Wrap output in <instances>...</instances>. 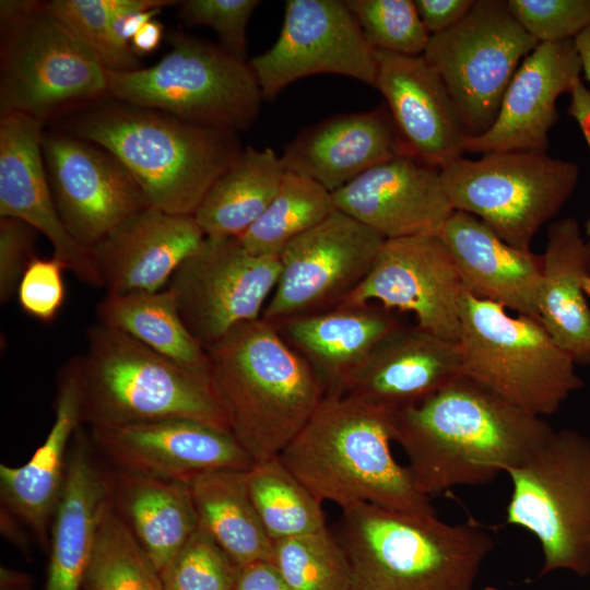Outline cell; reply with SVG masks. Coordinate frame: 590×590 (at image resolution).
<instances>
[{
  "instance_id": "6da1fadb",
  "label": "cell",
  "mask_w": 590,
  "mask_h": 590,
  "mask_svg": "<svg viewBox=\"0 0 590 590\" xmlns=\"http://www.w3.org/2000/svg\"><path fill=\"white\" fill-rule=\"evenodd\" d=\"M554 429L542 417L460 375L394 412V441L421 493L495 480L542 446Z\"/></svg>"
},
{
  "instance_id": "7a4b0ae2",
  "label": "cell",
  "mask_w": 590,
  "mask_h": 590,
  "mask_svg": "<svg viewBox=\"0 0 590 590\" xmlns=\"http://www.w3.org/2000/svg\"><path fill=\"white\" fill-rule=\"evenodd\" d=\"M62 126L115 155L150 205L173 214L193 215L244 150L236 132L109 97L71 113Z\"/></svg>"
},
{
  "instance_id": "3957f363",
  "label": "cell",
  "mask_w": 590,
  "mask_h": 590,
  "mask_svg": "<svg viewBox=\"0 0 590 590\" xmlns=\"http://www.w3.org/2000/svg\"><path fill=\"white\" fill-rule=\"evenodd\" d=\"M394 412L355 396L327 394L279 458L321 503L436 515L392 453Z\"/></svg>"
},
{
  "instance_id": "277c9868",
  "label": "cell",
  "mask_w": 590,
  "mask_h": 590,
  "mask_svg": "<svg viewBox=\"0 0 590 590\" xmlns=\"http://www.w3.org/2000/svg\"><path fill=\"white\" fill-rule=\"evenodd\" d=\"M205 350L229 433L253 463L280 456L327 396L308 363L263 318Z\"/></svg>"
},
{
  "instance_id": "5b68a950",
  "label": "cell",
  "mask_w": 590,
  "mask_h": 590,
  "mask_svg": "<svg viewBox=\"0 0 590 590\" xmlns=\"http://www.w3.org/2000/svg\"><path fill=\"white\" fill-rule=\"evenodd\" d=\"M355 590H473L492 535L471 520L448 524L437 515L371 504L342 509L335 534Z\"/></svg>"
},
{
  "instance_id": "8992f818",
  "label": "cell",
  "mask_w": 590,
  "mask_h": 590,
  "mask_svg": "<svg viewBox=\"0 0 590 590\" xmlns=\"http://www.w3.org/2000/svg\"><path fill=\"white\" fill-rule=\"evenodd\" d=\"M75 357L82 422L90 427L182 418L229 433L206 374L99 323L88 329L86 350Z\"/></svg>"
},
{
  "instance_id": "52a82bcc",
  "label": "cell",
  "mask_w": 590,
  "mask_h": 590,
  "mask_svg": "<svg viewBox=\"0 0 590 590\" xmlns=\"http://www.w3.org/2000/svg\"><path fill=\"white\" fill-rule=\"evenodd\" d=\"M0 116L45 120L107 97L105 69L44 1H0Z\"/></svg>"
},
{
  "instance_id": "ba28073f",
  "label": "cell",
  "mask_w": 590,
  "mask_h": 590,
  "mask_svg": "<svg viewBox=\"0 0 590 590\" xmlns=\"http://www.w3.org/2000/svg\"><path fill=\"white\" fill-rule=\"evenodd\" d=\"M168 43L170 51L150 67L105 70L107 97L236 133L257 121L264 99L249 61L179 31Z\"/></svg>"
},
{
  "instance_id": "9c48e42d",
  "label": "cell",
  "mask_w": 590,
  "mask_h": 590,
  "mask_svg": "<svg viewBox=\"0 0 590 590\" xmlns=\"http://www.w3.org/2000/svg\"><path fill=\"white\" fill-rule=\"evenodd\" d=\"M462 375L522 410L552 415L583 386L574 359L539 320L464 292L458 341Z\"/></svg>"
},
{
  "instance_id": "30bf717a",
  "label": "cell",
  "mask_w": 590,
  "mask_h": 590,
  "mask_svg": "<svg viewBox=\"0 0 590 590\" xmlns=\"http://www.w3.org/2000/svg\"><path fill=\"white\" fill-rule=\"evenodd\" d=\"M512 489L506 522L532 533L543 552L542 577L554 570L590 575V438L555 432L506 472Z\"/></svg>"
},
{
  "instance_id": "8fae6325",
  "label": "cell",
  "mask_w": 590,
  "mask_h": 590,
  "mask_svg": "<svg viewBox=\"0 0 590 590\" xmlns=\"http://www.w3.org/2000/svg\"><path fill=\"white\" fill-rule=\"evenodd\" d=\"M439 169L453 210L474 215L523 250H531L535 234L560 211L579 174L575 163L540 151L460 156Z\"/></svg>"
},
{
  "instance_id": "7c38bea8",
  "label": "cell",
  "mask_w": 590,
  "mask_h": 590,
  "mask_svg": "<svg viewBox=\"0 0 590 590\" xmlns=\"http://www.w3.org/2000/svg\"><path fill=\"white\" fill-rule=\"evenodd\" d=\"M539 44L505 0H474L461 21L430 36L423 56L445 84L469 138L491 128L520 60Z\"/></svg>"
},
{
  "instance_id": "4fadbf2b",
  "label": "cell",
  "mask_w": 590,
  "mask_h": 590,
  "mask_svg": "<svg viewBox=\"0 0 590 590\" xmlns=\"http://www.w3.org/2000/svg\"><path fill=\"white\" fill-rule=\"evenodd\" d=\"M280 272L279 257L251 253L239 237L205 236L166 287L186 327L206 349L261 318Z\"/></svg>"
},
{
  "instance_id": "5bb4252c",
  "label": "cell",
  "mask_w": 590,
  "mask_h": 590,
  "mask_svg": "<svg viewBox=\"0 0 590 590\" xmlns=\"http://www.w3.org/2000/svg\"><path fill=\"white\" fill-rule=\"evenodd\" d=\"M385 240L334 210L280 253V276L261 318L276 322L342 305L368 275Z\"/></svg>"
},
{
  "instance_id": "9a60e30c",
  "label": "cell",
  "mask_w": 590,
  "mask_h": 590,
  "mask_svg": "<svg viewBox=\"0 0 590 590\" xmlns=\"http://www.w3.org/2000/svg\"><path fill=\"white\" fill-rule=\"evenodd\" d=\"M249 64L264 101L311 75H343L374 87L377 76L375 49L341 0H287L279 37Z\"/></svg>"
},
{
  "instance_id": "2e32d148",
  "label": "cell",
  "mask_w": 590,
  "mask_h": 590,
  "mask_svg": "<svg viewBox=\"0 0 590 590\" xmlns=\"http://www.w3.org/2000/svg\"><path fill=\"white\" fill-rule=\"evenodd\" d=\"M42 150L58 213L83 246L93 249L129 216L151 206L106 149L61 130L44 131Z\"/></svg>"
},
{
  "instance_id": "e0dca14e",
  "label": "cell",
  "mask_w": 590,
  "mask_h": 590,
  "mask_svg": "<svg viewBox=\"0 0 590 590\" xmlns=\"http://www.w3.org/2000/svg\"><path fill=\"white\" fill-rule=\"evenodd\" d=\"M464 292L440 237L417 235L386 239L368 275L342 305L378 303L389 310L411 312L421 329L458 342Z\"/></svg>"
},
{
  "instance_id": "ac0fdd59",
  "label": "cell",
  "mask_w": 590,
  "mask_h": 590,
  "mask_svg": "<svg viewBox=\"0 0 590 590\" xmlns=\"http://www.w3.org/2000/svg\"><path fill=\"white\" fill-rule=\"evenodd\" d=\"M91 440L119 471L180 482L255 463L227 432L192 420L91 427Z\"/></svg>"
},
{
  "instance_id": "d6986e66",
  "label": "cell",
  "mask_w": 590,
  "mask_h": 590,
  "mask_svg": "<svg viewBox=\"0 0 590 590\" xmlns=\"http://www.w3.org/2000/svg\"><path fill=\"white\" fill-rule=\"evenodd\" d=\"M43 126L24 114L0 116V217L32 226L68 271L86 285L102 287L93 249L72 237L58 213L43 156Z\"/></svg>"
},
{
  "instance_id": "ffe728a7",
  "label": "cell",
  "mask_w": 590,
  "mask_h": 590,
  "mask_svg": "<svg viewBox=\"0 0 590 590\" xmlns=\"http://www.w3.org/2000/svg\"><path fill=\"white\" fill-rule=\"evenodd\" d=\"M332 196L337 210L385 239L437 235L455 211L440 169L410 155L371 167Z\"/></svg>"
},
{
  "instance_id": "44dd1931",
  "label": "cell",
  "mask_w": 590,
  "mask_h": 590,
  "mask_svg": "<svg viewBox=\"0 0 590 590\" xmlns=\"http://www.w3.org/2000/svg\"><path fill=\"white\" fill-rule=\"evenodd\" d=\"M581 71L574 38L539 44L515 72L491 128L468 137L464 152H546L548 132L558 120L556 101L571 92Z\"/></svg>"
},
{
  "instance_id": "7402d4cb",
  "label": "cell",
  "mask_w": 590,
  "mask_h": 590,
  "mask_svg": "<svg viewBox=\"0 0 590 590\" xmlns=\"http://www.w3.org/2000/svg\"><path fill=\"white\" fill-rule=\"evenodd\" d=\"M375 56V87L409 154L437 168L462 156L468 134L445 84L424 56L376 49Z\"/></svg>"
},
{
  "instance_id": "603a6c76",
  "label": "cell",
  "mask_w": 590,
  "mask_h": 590,
  "mask_svg": "<svg viewBox=\"0 0 590 590\" xmlns=\"http://www.w3.org/2000/svg\"><path fill=\"white\" fill-rule=\"evenodd\" d=\"M399 155H410L385 103L337 114L302 128L284 146L286 172L309 178L330 192ZM411 156V155H410Z\"/></svg>"
},
{
  "instance_id": "cb8c5ba5",
  "label": "cell",
  "mask_w": 590,
  "mask_h": 590,
  "mask_svg": "<svg viewBox=\"0 0 590 590\" xmlns=\"http://www.w3.org/2000/svg\"><path fill=\"white\" fill-rule=\"evenodd\" d=\"M204 238L194 215L148 206L93 248L102 288L106 293L161 291Z\"/></svg>"
},
{
  "instance_id": "d4e9b609",
  "label": "cell",
  "mask_w": 590,
  "mask_h": 590,
  "mask_svg": "<svg viewBox=\"0 0 590 590\" xmlns=\"http://www.w3.org/2000/svg\"><path fill=\"white\" fill-rule=\"evenodd\" d=\"M462 375L458 342L416 324L387 333L346 378L342 393L398 411L429 397Z\"/></svg>"
},
{
  "instance_id": "484cf974",
  "label": "cell",
  "mask_w": 590,
  "mask_h": 590,
  "mask_svg": "<svg viewBox=\"0 0 590 590\" xmlns=\"http://www.w3.org/2000/svg\"><path fill=\"white\" fill-rule=\"evenodd\" d=\"M465 292L538 320L542 255L516 248L472 214L453 211L437 234Z\"/></svg>"
},
{
  "instance_id": "4316f807",
  "label": "cell",
  "mask_w": 590,
  "mask_h": 590,
  "mask_svg": "<svg viewBox=\"0 0 590 590\" xmlns=\"http://www.w3.org/2000/svg\"><path fill=\"white\" fill-rule=\"evenodd\" d=\"M82 403L76 357L59 370L55 417L44 442L23 465H0L2 507L49 545L54 514L62 491L71 441L81 428Z\"/></svg>"
},
{
  "instance_id": "83f0119b",
  "label": "cell",
  "mask_w": 590,
  "mask_h": 590,
  "mask_svg": "<svg viewBox=\"0 0 590 590\" xmlns=\"http://www.w3.org/2000/svg\"><path fill=\"white\" fill-rule=\"evenodd\" d=\"M90 445L80 428L70 445L51 522L45 590H83L98 527L110 503L111 474L98 467Z\"/></svg>"
},
{
  "instance_id": "f1b7e54d",
  "label": "cell",
  "mask_w": 590,
  "mask_h": 590,
  "mask_svg": "<svg viewBox=\"0 0 590 590\" xmlns=\"http://www.w3.org/2000/svg\"><path fill=\"white\" fill-rule=\"evenodd\" d=\"M308 363L327 394H341L346 378L377 343L402 323L381 305H340L272 322Z\"/></svg>"
},
{
  "instance_id": "f546056e",
  "label": "cell",
  "mask_w": 590,
  "mask_h": 590,
  "mask_svg": "<svg viewBox=\"0 0 590 590\" xmlns=\"http://www.w3.org/2000/svg\"><path fill=\"white\" fill-rule=\"evenodd\" d=\"M590 278V243L577 220L553 221L542 255L538 320L576 365H590V307L585 280Z\"/></svg>"
},
{
  "instance_id": "4dcf8cb0",
  "label": "cell",
  "mask_w": 590,
  "mask_h": 590,
  "mask_svg": "<svg viewBox=\"0 0 590 590\" xmlns=\"http://www.w3.org/2000/svg\"><path fill=\"white\" fill-rule=\"evenodd\" d=\"M111 505L158 573L199 526L186 483L118 471Z\"/></svg>"
},
{
  "instance_id": "1f68e13d",
  "label": "cell",
  "mask_w": 590,
  "mask_h": 590,
  "mask_svg": "<svg viewBox=\"0 0 590 590\" xmlns=\"http://www.w3.org/2000/svg\"><path fill=\"white\" fill-rule=\"evenodd\" d=\"M188 486L199 524L238 567L272 559L273 542L251 503L245 471L203 472Z\"/></svg>"
},
{
  "instance_id": "d6a6232c",
  "label": "cell",
  "mask_w": 590,
  "mask_h": 590,
  "mask_svg": "<svg viewBox=\"0 0 590 590\" xmlns=\"http://www.w3.org/2000/svg\"><path fill=\"white\" fill-rule=\"evenodd\" d=\"M285 173L271 148H244L193 214L205 236L240 237L266 211Z\"/></svg>"
},
{
  "instance_id": "836d02e7",
  "label": "cell",
  "mask_w": 590,
  "mask_h": 590,
  "mask_svg": "<svg viewBox=\"0 0 590 590\" xmlns=\"http://www.w3.org/2000/svg\"><path fill=\"white\" fill-rule=\"evenodd\" d=\"M98 323L117 330L178 365L209 375V356L186 327L174 294L106 293L97 303Z\"/></svg>"
},
{
  "instance_id": "e575fe53",
  "label": "cell",
  "mask_w": 590,
  "mask_h": 590,
  "mask_svg": "<svg viewBox=\"0 0 590 590\" xmlns=\"http://www.w3.org/2000/svg\"><path fill=\"white\" fill-rule=\"evenodd\" d=\"M246 487L268 536L274 543L327 528L322 503L279 456L245 471Z\"/></svg>"
},
{
  "instance_id": "d590c367",
  "label": "cell",
  "mask_w": 590,
  "mask_h": 590,
  "mask_svg": "<svg viewBox=\"0 0 590 590\" xmlns=\"http://www.w3.org/2000/svg\"><path fill=\"white\" fill-rule=\"evenodd\" d=\"M334 210L332 192L309 178L286 172L266 211L239 239L251 253L279 257L292 240Z\"/></svg>"
},
{
  "instance_id": "8d00e7d4",
  "label": "cell",
  "mask_w": 590,
  "mask_h": 590,
  "mask_svg": "<svg viewBox=\"0 0 590 590\" xmlns=\"http://www.w3.org/2000/svg\"><path fill=\"white\" fill-rule=\"evenodd\" d=\"M86 590H164L158 570L110 503L102 517L84 579Z\"/></svg>"
},
{
  "instance_id": "74e56055",
  "label": "cell",
  "mask_w": 590,
  "mask_h": 590,
  "mask_svg": "<svg viewBox=\"0 0 590 590\" xmlns=\"http://www.w3.org/2000/svg\"><path fill=\"white\" fill-rule=\"evenodd\" d=\"M271 562L291 590H355L346 554L328 528L274 542Z\"/></svg>"
},
{
  "instance_id": "f35d334b",
  "label": "cell",
  "mask_w": 590,
  "mask_h": 590,
  "mask_svg": "<svg viewBox=\"0 0 590 590\" xmlns=\"http://www.w3.org/2000/svg\"><path fill=\"white\" fill-rule=\"evenodd\" d=\"M364 36L376 50L421 56L430 35L414 0H345Z\"/></svg>"
},
{
  "instance_id": "ab89813d",
  "label": "cell",
  "mask_w": 590,
  "mask_h": 590,
  "mask_svg": "<svg viewBox=\"0 0 590 590\" xmlns=\"http://www.w3.org/2000/svg\"><path fill=\"white\" fill-rule=\"evenodd\" d=\"M44 3L105 70L125 72L142 68L131 47L120 43L114 33L109 0H50Z\"/></svg>"
},
{
  "instance_id": "60d3db41",
  "label": "cell",
  "mask_w": 590,
  "mask_h": 590,
  "mask_svg": "<svg viewBox=\"0 0 590 590\" xmlns=\"http://www.w3.org/2000/svg\"><path fill=\"white\" fill-rule=\"evenodd\" d=\"M238 569L199 524L160 577L164 590H234Z\"/></svg>"
},
{
  "instance_id": "b9f144b4",
  "label": "cell",
  "mask_w": 590,
  "mask_h": 590,
  "mask_svg": "<svg viewBox=\"0 0 590 590\" xmlns=\"http://www.w3.org/2000/svg\"><path fill=\"white\" fill-rule=\"evenodd\" d=\"M507 4L540 44L575 38L590 27V0H507Z\"/></svg>"
},
{
  "instance_id": "7bdbcfd3",
  "label": "cell",
  "mask_w": 590,
  "mask_h": 590,
  "mask_svg": "<svg viewBox=\"0 0 590 590\" xmlns=\"http://www.w3.org/2000/svg\"><path fill=\"white\" fill-rule=\"evenodd\" d=\"M260 3L258 0H185L178 3V15L190 26L212 28L224 50L246 60L247 25Z\"/></svg>"
},
{
  "instance_id": "ee69618b",
  "label": "cell",
  "mask_w": 590,
  "mask_h": 590,
  "mask_svg": "<svg viewBox=\"0 0 590 590\" xmlns=\"http://www.w3.org/2000/svg\"><path fill=\"white\" fill-rule=\"evenodd\" d=\"M64 263L57 259L35 256L27 264L16 290L20 308L40 322L54 321L67 296Z\"/></svg>"
},
{
  "instance_id": "f6af8a7d",
  "label": "cell",
  "mask_w": 590,
  "mask_h": 590,
  "mask_svg": "<svg viewBox=\"0 0 590 590\" xmlns=\"http://www.w3.org/2000/svg\"><path fill=\"white\" fill-rule=\"evenodd\" d=\"M36 231L28 224L13 217H0V303L7 304L16 290L20 280L36 256L34 243Z\"/></svg>"
},
{
  "instance_id": "bcb514c9",
  "label": "cell",
  "mask_w": 590,
  "mask_h": 590,
  "mask_svg": "<svg viewBox=\"0 0 590 590\" xmlns=\"http://www.w3.org/2000/svg\"><path fill=\"white\" fill-rule=\"evenodd\" d=\"M473 3L474 0H414L418 16L430 36L456 25Z\"/></svg>"
},
{
  "instance_id": "7dc6e473",
  "label": "cell",
  "mask_w": 590,
  "mask_h": 590,
  "mask_svg": "<svg viewBox=\"0 0 590 590\" xmlns=\"http://www.w3.org/2000/svg\"><path fill=\"white\" fill-rule=\"evenodd\" d=\"M234 590H291L271 560L239 567Z\"/></svg>"
},
{
  "instance_id": "c3c4849f",
  "label": "cell",
  "mask_w": 590,
  "mask_h": 590,
  "mask_svg": "<svg viewBox=\"0 0 590 590\" xmlns=\"http://www.w3.org/2000/svg\"><path fill=\"white\" fill-rule=\"evenodd\" d=\"M568 113L578 122L579 128L590 148V91L581 80L577 81L571 92ZM586 234L590 243V217L586 224Z\"/></svg>"
},
{
  "instance_id": "681fc988",
  "label": "cell",
  "mask_w": 590,
  "mask_h": 590,
  "mask_svg": "<svg viewBox=\"0 0 590 590\" xmlns=\"http://www.w3.org/2000/svg\"><path fill=\"white\" fill-rule=\"evenodd\" d=\"M163 24L153 19L142 26L133 36L130 42L131 50L139 58L153 52L160 46L163 39Z\"/></svg>"
},
{
  "instance_id": "f907efd6",
  "label": "cell",
  "mask_w": 590,
  "mask_h": 590,
  "mask_svg": "<svg viewBox=\"0 0 590 590\" xmlns=\"http://www.w3.org/2000/svg\"><path fill=\"white\" fill-rule=\"evenodd\" d=\"M17 518L4 507H1V532L20 548L27 551V540L23 534Z\"/></svg>"
},
{
  "instance_id": "816d5d0a",
  "label": "cell",
  "mask_w": 590,
  "mask_h": 590,
  "mask_svg": "<svg viewBox=\"0 0 590 590\" xmlns=\"http://www.w3.org/2000/svg\"><path fill=\"white\" fill-rule=\"evenodd\" d=\"M0 588L1 590H31V578L20 571L1 567Z\"/></svg>"
},
{
  "instance_id": "f5cc1de1",
  "label": "cell",
  "mask_w": 590,
  "mask_h": 590,
  "mask_svg": "<svg viewBox=\"0 0 590 590\" xmlns=\"http://www.w3.org/2000/svg\"><path fill=\"white\" fill-rule=\"evenodd\" d=\"M574 39L581 59L585 76L590 83V27L582 31Z\"/></svg>"
},
{
  "instance_id": "db71d44e",
  "label": "cell",
  "mask_w": 590,
  "mask_h": 590,
  "mask_svg": "<svg viewBox=\"0 0 590 590\" xmlns=\"http://www.w3.org/2000/svg\"><path fill=\"white\" fill-rule=\"evenodd\" d=\"M583 288H585V293H586L587 297L590 298V278H587L585 280Z\"/></svg>"
},
{
  "instance_id": "11a10c76",
  "label": "cell",
  "mask_w": 590,
  "mask_h": 590,
  "mask_svg": "<svg viewBox=\"0 0 590 590\" xmlns=\"http://www.w3.org/2000/svg\"><path fill=\"white\" fill-rule=\"evenodd\" d=\"M484 590H499V589H497L495 587H486V588H484Z\"/></svg>"
},
{
  "instance_id": "9f6ffc18",
  "label": "cell",
  "mask_w": 590,
  "mask_h": 590,
  "mask_svg": "<svg viewBox=\"0 0 590 590\" xmlns=\"http://www.w3.org/2000/svg\"><path fill=\"white\" fill-rule=\"evenodd\" d=\"M83 590H86V589H83Z\"/></svg>"
}]
</instances>
